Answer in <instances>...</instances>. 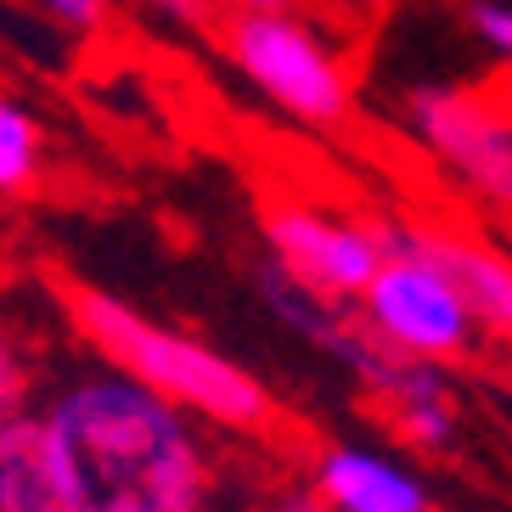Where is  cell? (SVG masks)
Masks as SVG:
<instances>
[{"label": "cell", "instance_id": "6da1fadb", "mask_svg": "<svg viewBox=\"0 0 512 512\" xmlns=\"http://www.w3.org/2000/svg\"><path fill=\"white\" fill-rule=\"evenodd\" d=\"M34 417L62 512H214L220 467L203 422L113 366L62 377Z\"/></svg>", "mask_w": 512, "mask_h": 512}, {"label": "cell", "instance_id": "7a4b0ae2", "mask_svg": "<svg viewBox=\"0 0 512 512\" xmlns=\"http://www.w3.org/2000/svg\"><path fill=\"white\" fill-rule=\"evenodd\" d=\"M51 293L62 299L68 327L113 372L141 383L158 400H169V406L186 411L192 422L220 428V434H237V439H271L282 428L276 394L248 366L231 361L226 349L203 344L192 332L158 327L152 316H141L136 304L113 299L102 287H79L74 276H51Z\"/></svg>", "mask_w": 512, "mask_h": 512}, {"label": "cell", "instance_id": "3957f363", "mask_svg": "<svg viewBox=\"0 0 512 512\" xmlns=\"http://www.w3.org/2000/svg\"><path fill=\"white\" fill-rule=\"evenodd\" d=\"M226 57L242 68L265 102H276L299 124H344L355 113V85L338 68L310 23L287 12H237L226 23Z\"/></svg>", "mask_w": 512, "mask_h": 512}, {"label": "cell", "instance_id": "277c9868", "mask_svg": "<svg viewBox=\"0 0 512 512\" xmlns=\"http://www.w3.org/2000/svg\"><path fill=\"white\" fill-rule=\"evenodd\" d=\"M355 304H361V327L377 344L422 366L451 372V366L473 361L484 344L479 321L467 316L456 287L428 259L406 254V248H383V265H377V276L366 282V293Z\"/></svg>", "mask_w": 512, "mask_h": 512}, {"label": "cell", "instance_id": "5b68a950", "mask_svg": "<svg viewBox=\"0 0 512 512\" xmlns=\"http://www.w3.org/2000/svg\"><path fill=\"white\" fill-rule=\"evenodd\" d=\"M411 136L451 169L467 192L507 214L512 203V124L507 102L479 85H422L406 102Z\"/></svg>", "mask_w": 512, "mask_h": 512}, {"label": "cell", "instance_id": "8992f818", "mask_svg": "<svg viewBox=\"0 0 512 512\" xmlns=\"http://www.w3.org/2000/svg\"><path fill=\"white\" fill-rule=\"evenodd\" d=\"M259 231H265V248H271L276 271L332 304H355L366 293V282L377 276V265H383L377 226L349 220V214H327L316 203H304V197L265 203L259 209Z\"/></svg>", "mask_w": 512, "mask_h": 512}, {"label": "cell", "instance_id": "52a82bcc", "mask_svg": "<svg viewBox=\"0 0 512 512\" xmlns=\"http://www.w3.org/2000/svg\"><path fill=\"white\" fill-rule=\"evenodd\" d=\"M377 237H383V248H406V254L428 259V265L456 287V299L467 304V316L479 321L484 338L507 344V332H512V265L496 242L473 237V231H456V226H434V220H383Z\"/></svg>", "mask_w": 512, "mask_h": 512}, {"label": "cell", "instance_id": "ba28073f", "mask_svg": "<svg viewBox=\"0 0 512 512\" xmlns=\"http://www.w3.org/2000/svg\"><path fill=\"white\" fill-rule=\"evenodd\" d=\"M310 496L327 512H428L434 496L417 467L366 445H321L310 462Z\"/></svg>", "mask_w": 512, "mask_h": 512}, {"label": "cell", "instance_id": "9c48e42d", "mask_svg": "<svg viewBox=\"0 0 512 512\" xmlns=\"http://www.w3.org/2000/svg\"><path fill=\"white\" fill-rule=\"evenodd\" d=\"M372 406L383 411L389 434L406 451H422V456H445L456 445V434H462V394H456L445 366H422L400 355L389 383L372 394Z\"/></svg>", "mask_w": 512, "mask_h": 512}, {"label": "cell", "instance_id": "30bf717a", "mask_svg": "<svg viewBox=\"0 0 512 512\" xmlns=\"http://www.w3.org/2000/svg\"><path fill=\"white\" fill-rule=\"evenodd\" d=\"M0 512H62L34 406L0 417Z\"/></svg>", "mask_w": 512, "mask_h": 512}, {"label": "cell", "instance_id": "8fae6325", "mask_svg": "<svg viewBox=\"0 0 512 512\" xmlns=\"http://www.w3.org/2000/svg\"><path fill=\"white\" fill-rule=\"evenodd\" d=\"M40 175V124L23 107L0 102V197L29 192Z\"/></svg>", "mask_w": 512, "mask_h": 512}, {"label": "cell", "instance_id": "7c38bea8", "mask_svg": "<svg viewBox=\"0 0 512 512\" xmlns=\"http://www.w3.org/2000/svg\"><path fill=\"white\" fill-rule=\"evenodd\" d=\"M34 406V361L23 355L12 332H0V417Z\"/></svg>", "mask_w": 512, "mask_h": 512}, {"label": "cell", "instance_id": "4fadbf2b", "mask_svg": "<svg viewBox=\"0 0 512 512\" xmlns=\"http://www.w3.org/2000/svg\"><path fill=\"white\" fill-rule=\"evenodd\" d=\"M467 29L479 34L496 57L512 51V12L501 6V0H467Z\"/></svg>", "mask_w": 512, "mask_h": 512}, {"label": "cell", "instance_id": "5bb4252c", "mask_svg": "<svg viewBox=\"0 0 512 512\" xmlns=\"http://www.w3.org/2000/svg\"><path fill=\"white\" fill-rule=\"evenodd\" d=\"M34 6H40L51 23H62V29H74V34H96L107 23V0H34Z\"/></svg>", "mask_w": 512, "mask_h": 512}, {"label": "cell", "instance_id": "9a60e30c", "mask_svg": "<svg viewBox=\"0 0 512 512\" xmlns=\"http://www.w3.org/2000/svg\"><path fill=\"white\" fill-rule=\"evenodd\" d=\"M147 6H158L164 17H175L186 29H214V0H147Z\"/></svg>", "mask_w": 512, "mask_h": 512}, {"label": "cell", "instance_id": "2e32d148", "mask_svg": "<svg viewBox=\"0 0 512 512\" xmlns=\"http://www.w3.org/2000/svg\"><path fill=\"white\" fill-rule=\"evenodd\" d=\"M242 512H327L310 490H271V496H259V501H248Z\"/></svg>", "mask_w": 512, "mask_h": 512}, {"label": "cell", "instance_id": "e0dca14e", "mask_svg": "<svg viewBox=\"0 0 512 512\" xmlns=\"http://www.w3.org/2000/svg\"><path fill=\"white\" fill-rule=\"evenodd\" d=\"M231 6H237V12H287L293 0H231Z\"/></svg>", "mask_w": 512, "mask_h": 512}, {"label": "cell", "instance_id": "ac0fdd59", "mask_svg": "<svg viewBox=\"0 0 512 512\" xmlns=\"http://www.w3.org/2000/svg\"><path fill=\"white\" fill-rule=\"evenodd\" d=\"M428 512H445V507H428Z\"/></svg>", "mask_w": 512, "mask_h": 512}]
</instances>
